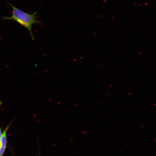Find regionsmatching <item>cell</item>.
Returning a JSON list of instances; mask_svg holds the SVG:
<instances>
[{"label": "cell", "instance_id": "obj_3", "mask_svg": "<svg viewBox=\"0 0 156 156\" xmlns=\"http://www.w3.org/2000/svg\"></svg>", "mask_w": 156, "mask_h": 156}, {"label": "cell", "instance_id": "obj_2", "mask_svg": "<svg viewBox=\"0 0 156 156\" xmlns=\"http://www.w3.org/2000/svg\"><path fill=\"white\" fill-rule=\"evenodd\" d=\"M12 123L9 125L2 133L0 143V156H3L6 148L7 140L6 134Z\"/></svg>", "mask_w": 156, "mask_h": 156}, {"label": "cell", "instance_id": "obj_1", "mask_svg": "<svg viewBox=\"0 0 156 156\" xmlns=\"http://www.w3.org/2000/svg\"><path fill=\"white\" fill-rule=\"evenodd\" d=\"M12 8V15L9 17H3L5 19L13 20L23 26L29 31L32 39L34 38L31 31V26L34 23H39L36 20V12L29 14L7 3Z\"/></svg>", "mask_w": 156, "mask_h": 156}]
</instances>
